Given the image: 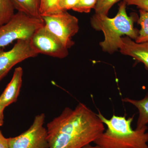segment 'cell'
I'll list each match as a JSON object with an SVG mask.
<instances>
[{"label": "cell", "mask_w": 148, "mask_h": 148, "mask_svg": "<svg viewBox=\"0 0 148 148\" xmlns=\"http://www.w3.org/2000/svg\"><path fill=\"white\" fill-rule=\"evenodd\" d=\"M44 25L42 19L17 12L8 22L0 27V48L16 40L31 39L37 30Z\"/></svg>", "instance_id": "obj_4"}, {"label": "cell", "mask_w": 148, "mask_h": 148, "mask_svg": "<svg viewBox=\"0 0 148 148\" xmlns=\"http://www.w3.org/2000/svg\"><path fill=\"white\" fill-rule=\"evenodd\" d=\"M58 0H40V13L41 16L56 13L59 11L58 8Z\"/></svg>", "instance_id": "obj_16"}, {"label": "cell", "mask_w": 148, "mask_h": 148, "mask_svg": "<svg viewBox=\"0 0 148 148\" xmlns=\"http://www.w3.org/2000/svg\"><path fill=\"white\" fill-rule=\"evenodd\" d=\"M126 5L124 1L121 2L117 13L113 18L95 14L90 19L92 28L104 34V39L100 45L105 52L112 53L118 50L122 36H125L135 41L138 36L139 30L134 27L136 16L127 15Z\"/></svg>", "instance_id": "obj_3"}, {"label": "cell", "mask_w": 148, "mask_h": 148, "mask_svg": "<svg viewBox=\"0 0 148 148\" xmlns=\"http://www.w3.org/2000/svg\"><path fill=\"white\" fill-rule=\"evenodd\" d=\"M141 29L139 30L138 36L135 42L142 43L148 41V11L139 9V16L137 19Z\"/></svg>", "instance_id": "obj_13"}, {"label": "cell", "mask_w": 148, "mask_h": 148, "mask_svg": "<svg viewBox=\"0 0 148 148\" xmlns=\"http://www.w3.org/2000/svg\"><path fill=\"white\" fill-rule=\"evenodd\" d=\"M0 148H8V138H5L0 130Z\"/></svg>", "instance_id": "obj_20"}, {"label": "cell", "mask_w": 148, "mask_h": 148, "mask_svg": "<svg viewBox=\"0 0 148 148\" xmlns=\"http://www.w3.org/2000/svg\"><path fill=\"white\" fill-rule=\"evenodd\" d=\"M97 114L107 129L94 141L95 145L104 148H148L147 126L133 129L134 116L127 118L114 115L108 119L100 112Z\"/></svg>", "instance_id": "obj_2"}, {"label": "cell", "mask_w": 148, "mask_h": 148, "mask_svg": "<svg viewBox=\"0 0 148 148\" xmlns=\"http://www.w3.org/2000/svg\"><path fill=\"white\" fill-rule=\"evenodd\" d=\"M46 28L57 37L68 49L75 44L73 37L79 30L78 19L67 11L41 16Z\"/></svg>", "instance_id": "obj_5"}, {"label": "cell", "mask_w": 148, "mask_h": 148, "mask_svg": "<svg viewBox=\"0 0 148 148\" xmlns=\"http://www.w3.org/2000/svg\"><path fill=\"white\" fill-rule=\"evenodd\" d=\"M15 10L31 17L42 19L40 13V0H11Z\"/></svg>", "instance_id": "obj_12"}, {"label": "cell", "mask_w": 148, "mask_h": 148, "mask_svg": "<svg viewBox=\"0 0 148 148\" xmlns=\"http://www.w3.org/2000/svg\"><path fill=\"white\" fill-rule=\"evenodd\" d=\"M31 45L30 40H19L10 50L0 48V81L16 64L38 55Z\"/></svg>", "instance_id": "obj_8"}, {"label": "cell", "mask_w": 148, "mask_h": 148, "mask_svg": "<svg viewBox=\"0 0 148 148\" xmlns=\"http://www.w3.org/2000/svg\"><path fill=\"white\" fill-rule=\"evenodd\" d=\"M123 0H97L94 9L95 14L108 16L109 10L116 3Z\"/></svg>", "instance_id": "obj_15"}, {"label": "cell", "mask_w": 148, "mask_h": 148, "mask_svg": "<svg viewBox=\"0 0 148 148\" xmlns=\"http://www.w3.org/2000/svg\"><path fill=\"white\" fill-rule=\"evenodd\" d=\"M30 42L38 54L60 59L66 58L69 55V49L44 25L35 32Z\"/></svg>", "instance_id": "obj_7"}, {"label": "cell", "mask_w": 148, "mask_h": 148, "mask_svg": "<svg viewBox=\"0 0 148 148\" xmlns=\"http://www.w3.org/2000/svg\"><path fill=\"white\" fill-rule=\"evenodd\" d=\"M23 75L21 67L16 68L10 82L0 95V101L5 108L17 101L22 86Z\"/></svg>", "instance_id": "obj_10"}, {"label": "cell", "mask_w": 148, "mask_h": 148, "mask_svg": "<svg viewBox=\"0 0 148 148\" xmlns=\"http://www.w3.org/2000/svg\"><path fill=\"white\" fill-rule=\"evenodd\" d=\"M127 5H135L139 9L148 11V0H123Z\"/></svg>", "instance_id": "obj_19"}, {"label": "cell", "mask_w": 148, "mask_h": 148, "mask_svg": "<svg viewBox=\"0 0 148 148\" xmlns=\"http://www.w3.org/2000/svg\"><path fill=\"white\" fill-rule=\"evenodd\" d=\"M79 0H58V8L59 11H67L73 10Z\"/></svg>", "instance_id": "obj_18"}, {"label": "cell", "mask_w": 148, "mask_h": 148, "mask_svg": "<svg viewBox=\"0 0 148 148\" xmlns=\"http://www.w3.org/2000/svg\"><path fill=\"white\" fill-rule=\"evenodd\" d=\"M11 0H0V27L6 24L15 14Z\"/></svg>", "instance_id": "obj_14"}, {"label": "cell", "mask_w": 148, "mask_h": 148, "mask_svg": "<svg viewBox=\"0 0 148 148\" xmlns=\"http://www.w3.org/2000/svg\"><path fill=\"white\" fill-rule=\"evenodd\" d=\"M5 108L0 101V126H2L4 124V111Z\"/></svg>", "instance_id": "obj_21"}, {"label": "cell", "mask_w": 148, "mask_h": 148, "mask_svg": "<svg viewBox=\"0 0 148 148\" xmlns=\"http://www.w3.org/2000/svg\"><path fill=\"white\" fill-rule=\"evenodd\" d=\"M119 49L122 54L132 57L143 63L148 70V41L137 43L129 37H121Z\"/></svg>", "instance_id": "obj_9"}, {"label": "cell", "mask_w": 148, "mask_h": 148, "mask_svg": "<svg viewBox=\"0 0 148 148\" xmlns=\"http://www.w3.org/2000/svg\"><path fill=\"white\" fill-rule=\"evenodd\" d=\"M49 148H82L93 143L105 130L97 114L79 103L66 108L47 125Z\"/></svg>", "instance_id": "obj_1"}, {"label": "cell", "mask_w": 148, "mask_h": 148, "mask_svg": "<svg viewBox=\"0 0 148 148\" xmlns=\"http://www.w3.org/2000/svg\"><path fill=\"white\" fill-rule=\"evenodd\" d=\"M82 148H104L101 146L98 145H91V144H88L84 146Z\"/></svg>", "instance_id": "obj_22"}, {"label": "cell", "mask_w": 148, "mask_h": 148, "mask_svg": "<svg viewBox=\"0 0 148 148\" xmlns=\"http://www.w3.org/2000/svg\"><path fill=\"white\" fill-rule=\"evenodd\" d=\"M96 2L97 0H79L73 10L80 13H89L94 8Z\"/></svg>", "instance_id": "obj_17"}, {"label": "cell", "mask_w": 148, "mask_h": 148, "mask_svg": "<svg viewBox=\"0 0 148 148\" xmlns=\"http://www.w3.org/2000/svg\"><path fill=\"white\" fill-rule=\"evenodd\" d=\"M45 118V114L37 115L27 130L8 138V148H49L47 129L44 126Z\"/></svg>", "instance_id": "obj_6"}, {"label": "cell", "mask_w": 148, "mask_h": 148, "mask_svg": "<svg viewBox=\"0 0 148 148\" xmlns=\"http://www.w3.org/2000/svg\"><path fill=\"white\" fill-rule=\"evenodd\" d=\"M123 102L130 103L138 109L139 116L137 120V129H140L148 124V92L145 97L140 100L128 98L122 99Z\"/></svg>", "instance_id": "obj_11"}]
</instances>
